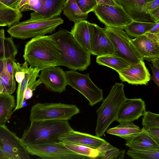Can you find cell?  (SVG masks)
I'll return each instance as SVG.
<instances>
[{"instance_id": "cell-25", "label": "cell", "mask_w": 159, "mask_h": 159, "mask_svg": "<svg viewBox=\"0 0 159 159\" xmlns=\"http://www.w3.org/2000/svg\"><path fill=\"white\" fill-rule=\"evenodd\" d=\"M17 47L11 37H6L3 29H0V59L12 57L15 58Z\"/></svg>"}, {"instance_id": "cell-2", "label": "cell", "mask_w": 159, "mask_h": 159, "mask_svg": "<svg viewBox=\"0 0 159 159\" xmlns=\"http://www.w3.org/2000/svg\"><path fill=\"white\" fill-rule=\"evenodd\" d=\"M51 35L60 50L57 66L75 70L87 69L91 64V54L76 40L70 32L61 29Z\"/></svg>"}, {"instance_id": "cell-41", "label": "cell", "mask_w": 159, "mask_h": 159, "mask_svg": "<svg viewBox=\"0 0 159 159\" xmlns=\"http://www.w3.org/2000/svg\"><path fill=\"white\" fill-rule=\"evenodd\" d=\"M21 0H0V2L7 6L15 10L17 7Z\"/></svg>"}, {"instance_id": "cell-30", "label": "cell", "mask_w": 159, "mask_h": 159, "mask_svg": "<svg viewBox=\"0 0 159 159\" xmlns=\"http://www.w3.org/2000/svg\"><path fill=\"white\" fill-rule=\"evenodd\" d=\"M22 17L18 10L11 8L0 2V19L4 21L10 27L19 21Z\"/></svg>"}, {"instance_id": "cell-19", "label": "cell", "mask_w": 159, "mask_h": 159, "mask_svg": "<svg viewBox=\"0 0 159 159\" xmlns=\"http://www.w3.org/2000/svg\"><path fill=\"white\" fill-rule=\"evenodd\" d=\"M66 0H47L42 9L30 14V19H43L56 16L61 14Z\"/></svg>"}, {"instance_id": "cell-44", "label": "cell", "mask_w": 159, "mask_h": 159, "mask_svg": "<svg viewBox=\"0 0 159 159\" xmlns=\"http://www.w3.org/2000/svg\"><path fill=\"white\" fill-rule=\"evenodd\" d=\"M98 4H106L112 6L117 5L119 4L116 0H95Z\"/></svg>"}, {"instance_id": "cell-49", "label": "cell", "mask_w": 159, "mask_h": 159, "mask_svg": "<svg viewBox=\"0 0 159 159\" xmlns=\"http://www.w3.org/2000/svg\"><path fill=\"white\" fill-rule=\"evenodd\" d=\"M7 26V24L4 21L0 19V27Z\"/></svg>"}, {"instance_id": "cell-51", "label": "cell", "mask_w": 159, "mask_h": 159, "mask_svg": "<svg viewBox=\"0 0 159 159\" xmlns=\"http://www.w3.org/2000/svg\"><path fill=\"white\" fill-rule=\"evenodd\" d=\"M153 0H145V1H146V2H151V1H153Z\"/></svg>"}, {"instance_id": "cell-47", "label": "cell", "mask_w": 159, "mask_h": 159, "mask_svg": "<svg viewBox=\"0 0 159 159\" xmlns=\"http://www.w3.org/2000/svg\"><path fill=\"white\" fill-rule=\"evenodd\" d=\"M151 61L154 68L159 69V57L155 58Z\"/></svg>"}, {"instance_id": "cell-28", "label": "cell", "mask_w": 159, "mask_h": 159, "mask_svg": "<svg viewBox=\"0 0 159 159\" xmlns=\"http://www.w3.org/2000/svg\"><path fill=\"white\" fill-rule=\"evenodd\" d=\"M98 155L96 158L100 159H123L125 150L120 151L107 142L97 148Z\"/></svg>"}, {"instance_id": "cell-14", "label": "cell", "mask_w": 159, "mask_h": 159, "mask_svg": "<svg viewBox=\"0 0 159 159\" xmlns=\"http://www.w3.org/2000/svg\"><path fill=\"white\" fill-rule=\"evenodd\" d=\"M146 111L145 102L140 98H126L122 103L116 120L120 123L137 120Z\"/></svg>"}, {"instance_id": "cell-15", "label": "cell", "mask_w": 159, "mask_h": 159, "mask_svg": "<svg viewBox=\"0 0 159 159\" xmlns=\"http://www.w3.org/2000/svg\"><path fill=\"white\" fill-rule=\"evenodd\" d=\"M122 82L132 85H147L151 75L143 61L117 72Z\"/></svg>"}, {"instance_id": "cell-32", "label": "cell", "mask_w": 159, "mask_h": 159, "mask_svg": "<svg viewBox=\"0 0 159 159\" xmlns=\"http://www.w3.org/2000/svg\"><path fill=\"white\" fill-rule=\"evenodd\" d=\"M127 154L133 159H159V149L129 148Z\"/></svg>"}, {"instance_id": "cell-22", "label": "cell", "mask_w": 159, "mask_h": 159, "mask_svg": "<svg viewBox=\"0 0 159 159\" xmlns=\"http://www.w3.org/2000/svg\"><path fill=\"white\" fill-rule=\"evenodd\" d=\"M126 142L125 145L129 148L159 149V143L154 140L143 129L142 132L130 140Z\"/></svg>"}, {"instance_id": "cell-11", "label": "cell", "mask_w": 159, "mask_h": 159, "mask_svg": "<svg viewBox=\"0 0 159 159\" xmlns=\"http://www.w3.org/2000/svg\"><path fill=\"white\" fill-rule=\"evenodd\" d=\"M0 149L3 159H30L21 139L5 125H0Z\"/></svg>"}, {"instance_id": "cell-16", "label": "cell", "mask_w": 159, "mask_h": 159, "mask_svg": "<svg viewBox=\"0 0 159 159\" xmlns=\"http://www.w3.org/2000/svg\"><path fill=\"white\" fill-rule=\"evenodd\" d=\"M60 141L88 146L97 149L106 141L100 137L75 131L73 129L61 135Z\"/></svg>"}, {"instance_id": "cell-9", "label": "cell", "mask_w": 159, "mask_h": 159, "mask_svg": "<svg viewBox=\"0 0 159 159\" xmlns=\"http://www.w3.org/2000/svg\"><path fill=\"white\" fill-rule=\"evenodd\" d=\"M25 146L29 154L38 156L42 159H89L70 150L60 141L28 145Z\"/></svg>"}, {"instance_id": "cell-34", "label": "cell", "mask_w": 159, "mask_h": 159, "mask_svg": "<svg viewBox=\"0 0 159 159\" xmlns=\"http://www.w3.org/2000/svg\"><path fill=\"white\" fill-rule=\"evenodd\" d=\"M47 0H21L17 10L21 13L29 10L37 12L41 11Z\"/></svg>"}, {"instance_id": "cell-36", "label": "cell", "mask_w": 159, "mask_h": 159, "mask_svg": "<svg viewBox=\"0 0 159 159\" xmlns=\"http://www.w3.org/2000/svg\"><path fill=\"white\" fill-rule=\"evenodd\" d=\"M142 118L143 128H159V115L150 111H146Z\"/></svg>"}, {"instance_id": "cell-21", "label": "cell", "mask_w": 159, "mask_h": 159, "mask_svg": "<svg viewBox=\"0 0 159 159\" xmlns=\"http://www.w3.org/2000/svg\"><path fill=\"white\" fill-rule=\"evenodd\" d=\"M88 22L85 20L75 23L70 32L76 40L89 52L90 37Z\"/></svg>"}, {"instance_id": "cell-26", "label": "cell", "mask_w": 159, "mask_h": 159, "mask_svg": "<svg viewBox=\"0 0 159 159\" xmlns=\"http://www.w3.org/2000/svg\"><path fill=\"white\" fill-rule=\"evenodd\" d=\"M96 62L99 65L113 69L117 72L127 68L131 65L123 58L113 55L98 56Z\"/></svg>"}, {"instance_id": "cell-40", "label": "cell", "mask_w": 159, "mask_h": 159, "mask_svg": "<svg viewBox=\"0 0 159 159\" xmlns=\"http://www.w3.org/2000/svg\"><path fill=\"white\" fill-rule=\"evenodd\" d=\"M159 7V0H154L146 3L143 8L145 13L149 15L148 13L149 11Z\"/></svg>"}, {"instance_id": "cell-43", "label": "cell", "mask_w": 159, "mask_h": 159, "mask_svg": "<svg viewBox=\"0 0 159 159\" xmlns=\"http://www.w3.org/2000/svg\"><path fill=\"white\" fill-rule=\"evenodd\" d=\"M152 70V75L150 76V79L152 80L159 87V69L154 68L152 65L149 64Z\"/></svg>"}, {"instance_id": "cell-10", "label": "cell", "mask_w": 159, "mask_h": 159, "mask_svg": "<svg viewBox=\"0 0 159 159\" xmlns=\"http://www.w3.org/2000/svg\"><path fill=\"white\" fill-rule=\"evenodd\" d=\"M93 11L100 22L108 27L124 30L133 20L119 4H97Z\"/></svg>"}, {"instance_id": "cell-35", "label": "cell", "mask_w": 159, "mask_h": 159, "mask_svg": "<svg viewBox=\"0 0 159 159\" xmlns=\"http://www.w3.org/2000/svg\"><path fill=\"white\" fill-rule=\"evenodd\" d=\"M41 69L37 67H35L34 72L30 77L27 84L26 89L25 91L24 100H28L32 98L33 95V92L36 87L41 84V82L39 79L37 80L36 78L39 77V73Z\"/></svg>"}, {"instance_id": "cell-42", "label": "cell", "mask_w": 159, "mask_h": 159, "mask_svg": "<svg viewBox=\"0 0 159 159\" xmlns=\"http://www.w3.org/2000/svg\"><path fill=\"white\" fill-rule=\"evenodd\" d=\"M148 13L151 22H157L159 21V7L149 11Z\"/></svg>"}, {"instance_id": "cell-48", "label": "cell", "mask_w": 159, "mask_h": 159, "mask_svg": "<svg viewBox=\"0 0 159 159\" xmlns=\"http://www.w3.org/2000/svg\"><path fill=\"white\" fill-rule=\"evenodd\" d=\"M4 90V86L2 82L0 79V94L3 93Z\"/></svg>"}, {"instance_id": "cell-46", "label": "cell", "mask_w": 159, "mask_h": 159, "mask_svg": "<svg viewBox=\"0 0 159 159\" xmlns=\"http://www.w3.org/2000/svg\"><path fill=\"white\" fill-rule=\"evenodd\" d=\"M149 32L153 34L159 33V21L156 22L155 25L150 30Z\"/></svg>"}, {"instance_id": "cell-29", "label": "cell", "mask_w": 159, "mask_h": 159, "mask_svg": "<svg viewBox=\"0 0 159 159\" xmlns=\"http://www.w3.org/2000/svg\"><path fill=\"white\" fill-rule=\"evenodd\" d=\"M0 79L4 87L3 93L12 94L16 90V83L6 69L5 58L0 59Z\"/></svg>"}, {"instance_id": "cell-6", "label": "cell", "mask_w": 159, "mask_h": 159, "mask_svg": "<svg viewBox=\"0 0 159 159\" xmlns=\"http://www.w3.org/2000/svg\"><path fill=\"white\" fill-rule=\"evenodd\" d=\"M103 29L113 46V55L123 58L130 65H136L143 61V57L135 46L132 39L123 30L107 26Z\"/></svg>"}, {"instance_id": "cell-18", "label": "cell", "mask_w": 159, "mask_h": 159, "mask_svg": "<svg viewBox=\"0 0 159 159\" xmlns=\"http://www.w3.org/2000/svg\"><path fill=\"white\" fill-rule=\"evenodd\" d=\"M126 13L133 20L151 22L149 15L145 13L143 8L147 2L145 0H116Z\"/></svg>"}, {"instance_id": "cell-33", "label": "cell", "mask_w": 159, "mask_h": 159, "mask_svg": "<svg viewBox=\"0 0 159 159\" xmlns=\"http://www.w3.org/2000/svg\"><path fill=\"white\" fill-rule=\"evenodd\" d=\"M64 145L72 152L90 159H96L98 155L97 149L88 146L61 142Z\"/></svg>"}, {"instance_id": "cell-39", "label": "cell", "mask_w": 159, "mask_h": 159, "mask_svg": "<svg viewBox=\"0 0 159 159\" xmlns=\"http://www.w3.org/2000/svg\"><path fill=\"white\" fill-rule=\"evenodd\" d=\"M142 129L154 140L159 143V128H143Z\"/></svg>"}, {"instance_id": "cell-4", "label": "cell", "mask_w": 159, "mask_h": 159, "mask_svg": "<svg viewBox=\"0 0 159 159\" xmlns=\"http://www.w3.org/2000/svg\"><path fill=\"white\" fill-rule=\"evenodd\" d=\"M124 87L123 84L116 83L97 110L98 118L95 131L96 136L102 137L110 125L116 120L120 109L127 98Z\"/></svg>"}, {"instance_id": "cell-8", "label": "cell", "mask_w": 159, "mask_h": 159, "mask_svg": "<svg viewBox=\"0 0 159 159\" xmlns=\"http://www.w3.org/2000/svg\"><path fill=\"white\" fill-rule=\"evenodd\" d=\"M65 72L67 84L84 95L90 105L93 106L103 99L102 90L94 84L89 73L83 74L74 70Z\"/></svg>"}, {"instance_id": "cell-38", "label": "cell", "mask_w": 159, "mask_h": 159, "mask_svg": "<svg viewBox=\"0 0 159 159\" xmlns=\"http://www.w3.org/2000/svg\"><path fill=\"white\" fill-rule=\"evenodd\" d=\"M76 3L81 11L88 14L93 11L97 5L95 0H75Z\"/></svg>"}, {"instance_id": "cell-37", "label": "cell", "mask_w": 159, "mask_h": 159, "mask_svg": "<svg viewBox=\"0 0 159 159\" xmlns=\"http://www.w3.org/2000/svg\"><path fill=\"white\" fill-rule=\"evenodd\" d=\"M14 77L16 81L19 83L24 79L25 74L28 68L29 64L26 61L22 64L15 61L14 62Z\"/></svg>"}, {"instance_id": "cell-12", "label": "cell", "mask_w": 159, "mask_h": 159, "mask_svg": "<svg viewBox=\"0 0 159 159\" xmlns=\"http://www.w3.org/2000/svg\"><path fill=\"white\" fill-rule=\"evenodd\" d=\"M90 34V50L91 54L101 56L113 55V46L107 35L103 28L95 24L88 22Z\"/></svg>"}, {"instance_id": "cell-23", "label": "cell", "mask_w": 159, "mask_h": 159, "mask_svg": "<svg viewBox=\"0 0 159 159\" xmlns=\"http://www.w3.org/2000/svg\"><path fill=\"white\" fill-rule=\"evenodd\" d=\"M16 106L13 96L5 93L0 94V125L5 124L10 118Z\"/></svg>"}, {"instance_id": "cell-31", "label": "cell", "mask_w": 159, "mask_h": 159, "mask_svg": "<svg viewBox=\"0 0 159 159\" xmlns=\"http://www.w3.org/2000/svg\"><path fill=\"white\" fill-rule=\"evenodd\" d=\"M35 68V67H32L31 66L29 67L24 79L20 83H18L17 90L16 106L13 112L23 107L25 91L28 82L34 72Z\"/></svg>"}, {"instance_id": "cell-13", "label": "cell", "mask_w": 159, "mask_h": 159, "mask_svg": "<svg viewBox=\"0 0 159 159\" xmlns=\"http://www.w3.org/2000/svg\"><path fill=\"white\" fill-rule=\"evenodd\" d=\"M39 77L41 83L52 92L61 93L68 85L65 71L58 66L41 70Z\"/></svg>"}, {"instance_id": "cell-5", "label": "cell", "mask_w": 159, "mask_h": 159, "mask_svg": "<svg viewBox=\"0 0 159 159\" xmlns=\"http://www.w3.org/2000/svg\"><path fill=\"white\" fill-rule=\"evenodd\" d=\"M63 23V20L58 16L43 19L30 18L15 23L9 27L7 32L12 37L25 39L52 33Z\"/></svg>"}, {"instance_id": "cell-50", "label": "cell", "mask_w": 159, "mask_h": 159, "mask_svg": "<svg viewBox=\"0 0 159 159\" xmlns=\"http://www.w3.org/2000/svg\"><path fill=\"white\" fill-rule=\"evenodd\" d=\"M0 159H3V154L2 151L0 149Z\"/></svg>"}, {"instance_id": "cell-3", "label": "cell", "mask_w": 159, "mask_h": 159, "mask_svg": "<svg viewBox=\"0 0 159 159\" xmlns=\"http://www.w3.org/2000/svg\"><path fill=\"white\" fill-rule=\"evenodd\" d=\"M73 129L68 120L34 121L24 130L21 139L24 146L58 142L61 135Z\"/></svg>"}, {"instance_id": "cell-24", "label": "cell", "mask_w": 159, "mask_h": 159, "mask_svg": "<svg viewBox=\"0 0 159 159\" xmlns=\"http://www.w3.org/2000/svg\"><path fill=\"white\" fill-rule=\"evenodd\" d=\"M63 14L70 21L76 23L85 20L88 17V14L83 13L80 8L75 0H66L62 8Z\"/></svg>"}, {"instance_id": "cell-17", "label": "cell", "mask_w": 159, "mask_h": 159, "mask_svg": "<svg viewBox=\"0 0 159 159\" xmlns=\"http://www.w3.org/2000/svg\"><path fill=\"white\" fill-rule=\"evenodd\" d=\"M132 42L143 57V60L150 61L159 57V43L153 41L146 34L132 39Z\"/></svg>"}, {"instance_id": "cell-1", "label": "cell", "mask_w": 159, "mask_h": 159, "mask_svg": "<svg viewBox=\"0 0 159 159\" xmlns=\"http://www.w3.org/2000/svg\"><path fill=\"white\" fill-rule=\"evenodd\" d=\"M60 57V48L52 35L32 38L25 45L23 55L30 66L41 70L57 66Z\"/></svg>"}, {"instance_id": "cell-7", "label": "cell", "mask_w": 159, "mask_h": 159, "mask_svg": "<svg viewBox=\"0 0 159 159\" xmlns=\"http://www.w3.org/2000/svg\"><path fill=\"white\" fill-rule=\"evenodd\" d=\"M80 112L79 109L75 105L61 103H38L32 107L30 119L31 122L48 120H68Z\"/></svg>"}, {"instance_id": "cell-27", "label": "cell", "mask_w": 159, "mask_h": 159, "mask_svg": "<svg viewBox=\"0 0 159 159\" xmlns=\"http://www.w3.org/2000/svg\"><path fill=\"white\" fill-rule=\"evenodd\" d=\"M153 22H142L133 20L124 29L129 37L137 38L149 32L155 25Z\"/></svg>"}, {"instance_id": "cell-20", "label": "cell", "mask_w": 159, "mask_h": 159, "mask_svg": "<svg viewBox=\"0 0 159 159\" xmlns=\"http://www.w3.org/2000/svg\"><path fill=\"white\" fill-rule=\"evenodd\" d=\"M142 130V128H140L132 122H127L120 123L117 126L110 128L107 133L122 138L127 141L130 140Z\"/></svg>"}, {"instance_id": "cell-45", "label": "cell", "mask_w": 159, "mask_h": 159, "mask_svg": "<svg viewBox=\"0 0 159 159\" xmlns=\"http://www.w3.org/2000/svg\"><path fill=\"white\" fill-rule=\"evenodd\" d=\"M145 34L153 41L159 43V33L153 34L148 32Z\"/></svg>"}]
</instances>
